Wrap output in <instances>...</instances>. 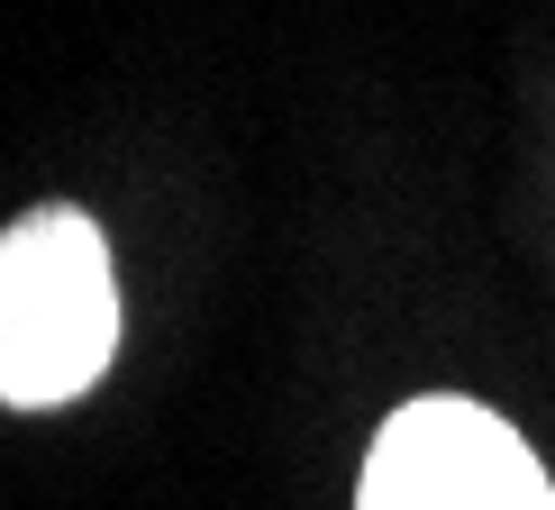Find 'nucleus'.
Listing matches in <instances>:
<instances>
[{
  "label": "nucleus",
  "mask_w": 555,
  "mask_h": 510,
  "mask_svg": "<svg viewBox=\"0 0 555 510\" xmlns=\"http://www.w3.org/2000/svg\"><path fill=\"white\" fill-rule=\"evenodd\" d=\"M119 346L109 238L82 211H37L0 228V401L46 410L101 383Z\"/></svg>",
  "instance_id": "1"
},
{
  "label": "nucleus",
  "mask_w": 555,
  "mask_h": 510,
  "mask_svg": "<svg viewBox=\"0 0 555 510\" xmlns=\"http://www.w3.org/2000/svg\"><path fill=\"white\" fill-rule=\"evenodd\" d=\"M356 510H555V483L511 420L437 392L383 420Z\"/></svg>",
  "instance_id": "2"
}]
</instances>
